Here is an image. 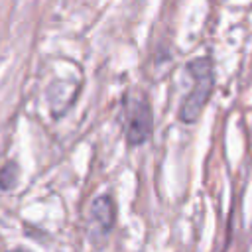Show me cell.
Segmentation results:
<instances>
[{"label": "cell", "instance_id": "1", "mask_svg": "<svg viewBox=\"0 0 252 252\" xmlns=\"http://www.w3.org/2000/svg\"><path fill=\"white\" fill-rule=\"evenodd\" d=\"M187 71L189 75L193 77V89L189 91V94L183 98V104L179 108V118L183 122H195L211 93H213V65H211V59L209 57H199V59H193L189 65H187Z\"/></svg>", "mask_w": 252, "mask_h": 252}, {"label": "cell", "instance_id": "2", "mask_svg": "<svg viewBox=\"0 0 252 252\" xmlns=\"http://www.w3.org/2000/svg\"><path fill=\"white\" fill-rule=\"evenodd\" d=\"M152 108L146 98V94L136 93L134 96H128L124 106V136L130 146L144 144L152 134Z\"/></svg>", "mask_w": 252, "mask_h": 252}, {"label": "cell", "instance_id": "3", "mask_svg": "<svg viewBox=\"0 0 252 252\" xmlns=\"http://www.w3.org/2000/svg\"><path fill=\"white\" fill-rule=\"evenodd\" d=\"M114 220H116V207H114L112 197H108V195L96 197L91 203L89 219H87L89 236L96 246H100L108 238V234L114 226Z\"/></svg>", "mask_w": 252, "mask_h": 252}, {"label": "cell", "instance_id": "4", "mask_svg": "<svg viewBox=\"0 0 252 252\" xmlns=\"http://www.w3.org/2000/svg\"><path fill=\"white\" fill-rule=\"evenodd\" d=\"M16 175H18L16 165H6V167H2V169H0V189H10V187H14Z\"/></svg>", "mask_w": 252, "mask_h": 252}]
</instances>
